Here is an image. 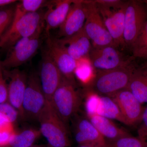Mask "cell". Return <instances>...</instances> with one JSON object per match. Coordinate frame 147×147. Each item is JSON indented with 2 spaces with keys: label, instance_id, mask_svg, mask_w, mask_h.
I'll use <instances>...</instances> for the list:
<instances>
[{
  "label": "cell",
  "instance_id": "obj_10",
  "mask_svg": "<svg viewBox=\"0 0 147 147\" xmlns=\"http://www.w3.org/2000/svg\"><path fill=\"white\" fill-rule=\"evenodd\" d=\"M90 62L98 71H107L121 67L131 63V58L124 57L114 46L92 47L89 55Z\"/></svg>",
  "mask_w": 147,
  "mask_h": 147
},
{
  "label": "cell",
  "instance_id": "obj_22",
  "mask_svg": "<svg viewBox=\"0 0 147 147\" xmlns=\"http://www.w3.org/2000/svg\"><path fill=\"white\" fill-rule=\"evenodd\" d=\"M39 129L28 128L13 134L7 147H30L41 136Z\"/></svg>",
  "mask_w": 147,
  "mask_h": 147
},
{
  "label": "cell",
  "instance_id": "obj_35",
  "mask_svg": "<svg viewBox=\"0 0 147 147\" xmlns=\"http://www.w3.org/2000/svg\"><path fill=\"white\" fill-rule=\"evenodd\" d=\"M138 137L144 141L147 145V132L138 134Z\"/></svg>",
  "mask_w": 147,
  "mask_h": 147
},
{
  "label": "cell",
  "instance_id": "obj_33",
  "mask_svg": "<svg viewBox=\"0 0 147 147\" xmlns=\"http://www.w3.org/2000/svg\"><path fill=\"white\" fill-rule=\"evenodd\" d=\"M13 125L12 124L9 123L5 119L0 117V130L13 127Z\"/></svg>",
  "mask_w": 147,
  "mask_h": 147
},
{
  "label": "cell",
  "instance_id": "obj_5",
  "mask_svg": "<svg viewBox=\"0 0 147 147\" xmlns=\"http://www.w3.org/2000/svg\"><path fill=\"white\" fill-rule=\"evenodd\" d=\"M44 13L40 11L23 16H13L12 23L0 39V48L9 50L22 38L33 35L44 24Z\"/></svg>",
  "mask_w": 147,
  "mask_h": 147
},
{
  "label": "cell",
  "instance_id": "obj_25",
  "mask_svg": "<svg viewBox=\"0 0 147 147\" xmlns=\"http://www.w3.org/2000/svg\"><path fill=\"white\" fill-rule=\"evenodd\" d=\"M13 4L0 9V39L7 30L13 21L15 6Z\"/></svg>",
  "mask_w": 147,
  "mask_h": 147
},
{
  "label": "cell",
  "instance_id": "obj_6",
  "mask_svg": "<svg viewBox=\"0 0 147 147\" xmlns=\"http://www.w3.org/2000/svg\"><path fill=\"white\" fill-rule=\"evenodd\" d=\"M85 3L86 18L84 28L91 41L92 47L98 48L106 46L117 47L104 25L95 1H85Z\"/></svg>",
  "mask_w": 147,
  "mask_h": 147
},
{
  "label": "cell",
  "instance_id": "obj_13",
  "mask_svg": "<svg viewBox=\"0 0 147 147\" xmlns=\"http://www.w3.org/2000/svg\"><path fill=\"white\" fill-rule=\"evenodd\" d=\"M39 77L45 98L50 102L54 92L61 82L63 76L46 50L42 54Z\"/></svg>",
  "mask_w": 147,
  "mask_h": 147
},
{
  "label": "cell",
  "instance_id": "obj_18",
  "mask_svg": "<svg viewBox=\"0 0 147 147\" xmlns=\"http://www.w3.org/2000/svg\"><path fill=\"white\" fill-rule=\"evenodd\" d=\"M58 40L69 55L76 61L89 57L92 48L91 41L84 28L72 36Z\"/></svg>",
  "mask_w": 147,
  "mask_h": 147
},
{
  "label": "cell",
  "instance_id": "obj_19",
  "mask_svg": "<svg viewBox=\"0 0 147 147\" xmlns=\"http://www.w3.org/2000/svg\"><path fill=\"white\" fill-rule=\"evenodd\" d=\"M87 117L107 142H113L130 135L126 130L119 127L110 119L98 115Z\"/></svg>",
  "mask_w": 147,
  "mask_h": 147
},
{
  "label": "cell",
  "instance_id": "obj_31",
  "mask_svg": "<svg viewBox=\"0 0 147 147\" xmlns=\"http://www.w3.org/2000/svg\"><path fill=\"white\" fill-rule=\"evenodd\" d=\"M8 102V85L3 75V70L0 71V104Z\"/></svg>",
  "mask_w": 147,
  "mask_h": 147
},
{
  "label": "cell",
  "instance_id": "obj_1",
  "mask_svg": "<svg viewBox=\"0 0 147 147\" xmlns=\"http://www.w3.org/2000/svg\"><path fill=\"white\" fill-rule=\"evenodd\" d=\"M82 100V94L76 88V82L63 76L50 102L58 116L68 127L69 121L79 111Z\"/></svg>",
  "mask_w": 147,
  "mask_h": 147
},
{
  "label": "cell",
  "instance_id": "obj_29",
  "mask_svg": "<svg viewBox=\"0 0 147 147\" xmlns=\"http://www.w3.org/2000/svg\"><path fill=\"white\" fill-rule=\"evenodd\" d=\"M0 117L13 125L20 117L18 111L8 102L0 104Z\"/></svg>",
  "mask_w": 147,
  "mask_h": 147
},
{
  "label": "cell",
  "instance_id": "obj_39",
  "mask_svg": "<svg viewBox=\"0 0 147 147\" xmlns=\"http://www.w3.org/2000/svg\"><path fill=\"white\" fill-rule=\"evenodd\" d=\"M3 70V69H1V70H0V71H1V70Z\"/></svg>",
  "mask_w": 147,
  "mask_h": 147
},
{
  "label": "cell",
  "instance_id": "obj_4",
  "mask_svg": "<svg viewBox=\"0 0 147 147\" xmlns=\"http://www.w3.org/2000/svg\"><path fill=\"white\" fill-rule=\"evenodd\" d=\"M103 23L117 47H125L124 40L127 1H96Z\"/></svg>",
  "mask_w": 147,
  "mask_h": 147
},
{
  "label": "cell",
  "instance_id": "obj_12",
  "mask_svg": "<svg viewBox=\"0 0 147 147\" xmlns=\"http://www.w3.org/2000/svg\"><path fill=\"white\" fill-rule=\"evenodd\" d=\"M110 97L118 106L126 125L132 126L140 123L145 108L131 92L125 89Z\"/></svg>",
  "mask_w": 147,
  "mask_h": 147
},
{
  "label": "cell",
  "instance_id": "obj_16",
  "mask_svg": "<svg viewBox=\"0 0 147 147\" xmlns=\"http://www.w3.org/2000/svg\"><path fill=\"white\" fill-rule=\"evenodd\" d=\"M85 1H74L64 22L60 27L59 35L68 38L84 28L86 18Z\"/></svg>",
  "mask_w": 147,
  "mask_h": 147
},
{
  "label": "cell",
  "instance_id": "obj_38",
  "mask_svg": "<svg viewBox=\"0 0 147 147\" xmlns=\"http://www.w3.org/2000/svg\"><path fill=\"white\" fill-rule=\"evenodd\" d=\"M0 49H1V48H0ZM2 65H1V61L0 60V70H1V69H2Z\"/></svg>",
  "mask_w": 147,
  "mask_h": 147
},
{
  "label": "cell",
  "instance_id": "obj_26",
  "mask_svg": "<svg viewBox=\"0 0 147 147\" xmlns=\"http://www.w3.org/2000/svg\"><path fill=\"white\" fill-rule=\"evenodd\" d=\"M107 142V147H147L146 144L142 139L131 135L121 137L113 142Z\"/></svg>",
  "mask_w": 147,
  "mask_h": 147
},
{
  "label": "cell",
  "instance_id": "obj_21",
  "mask_svg": "<svg viewBox=\"0 0 147 147\" xmlns=\"http://www.w3.org/2000/svg\"><path fill=\"white\" fill-rule=\"evenodd\" d=\"M97 115L112 120H115L126 125L118 106L110 96H100V104Z\"/></svg>",
  "mask_w": 147,
  "mask_h": 147
},
{
  "label": "cell",
  "instance_id": "obj_20",
  "mask_svg": "<svg viewBox=\"0 0 147 147\" xmlns=\"http://www.w3.org/2000/svg\"><path fill=\"white\" fill-rule=\"evenodd\" d=\"M126 89L142 104L147 103V69H135Z\"/></svg>",
  "mask_w": 147,
  "mask_h": 147
},
{
  "label": "cell",
  "instance_id": "obj_32",
  "mask_svg": "<svg viewBox=\"0 0 147 147\" xmlns=\"http://www.w3.org/2000/svg\"><path fill=\"white\" fill-rule=\"evenodd\" d=\"M141 125L138 130V134L147 132V106L145 107L142 115Z\"/></svg>",
  "mask_w": 147,
  "mask_h": 147
},
{
  "label": "cell",
  "instance_id": "obj_14",
  "mask_svg": "<svg viewBox=\"0 0 147 147\" xmlns=\"http://www.w3.org/2000/svg\"><path fill=\"white\" fill-rule=\"evenodd\" d=\"M3 70L4 74L9 79L8 85V102L18 111L20 118L23 120L22 104L28 76L25 71L16 68L10 71L7 69Z\"/></svg>",
  "mask_w": 147,
  "mask_h": 147
},
{
  "label": "cell",
  "instance_id": "obj_30",
  "mask_svg": "<svg viewBox=\"0 0 147 147\" xmlns=\"http://www.w3.org/2000/svg\"><path fill=\"white\" fill-rule=\"evenodd\" d=\"M15 132L13 127L0 130V147H7Z\"/></svg>",
  "mask_w": 147,
  "mask_h": 147
},
{
  "label": "cell",
  "instance_id": "obj_23",
  "mask_svg": "<svg viewBox=\"0 0 147 147\" xmlns=\"http://www.w3.org/2000/svg\"><path fill=\"white\" fill-rule=\"evenodd\" d=\"M48 2L44 0H22L15 5V12L23 16L26 13L37 12L40 9L46 6Z\"/></svg>",
  "mask_w": 147,
  "mask_h": 147
},
{
  "label": "cell",
  "instance_id": "obj_24",
  "mask_svg": "<svg viewBox=\"0 0 147 147\" xmlns=\"http://www.w3.org/2000/svg\"><path fill=\"white\" fill-rule=\"evenodd\" d=\"M131 50L134 57H147V20Z\"/></svg>",
  "mask_w": 147,
  "mask_h": 147
},
{
  "label": "cell",
  "instance_id": "obj_17",
  "mask_svg": "<svg viewBox=\"0 0 147 147\" xmlns=\"http://www.w3.org/2000/svg\"><path fill=\"white\" fill-rule=\"evenodd\" d=\"M74 1L59 0L49 1L46 6L47 10L44 13V22L46 33L51 30L60 28L64 22Z\"/></svg>",
  "mask_w": 147,
  "mask_h": 147
},
{
  "label": "cell",
  "instance_id": "obj_40",
  "mask_svg": "<svg viewBox=\"0 0 147 147\" xmlns=\"http://www.w3.org/2000/svg\"></svg>",
  "mask_w": 147,
  "mask_h": 147
},
{
  "label": "cell",
  "instance_id": "obj_8",
  "mask_svg": "<svg viewBox=\"0 0 147 147\" xmlns=\"http://www.w3.org/2000/svg\"><path fill=\"white\" fill-rule=\"evenodd\" d=\"M46 100L39 76L36 73L32 72L28 76L23 99V120L31 122L38 121Z\"/></svg>",
  "mask_w": 147,
  "mask_h": 147
},
{
  "label": "cell",
  "instance_id": "obj_15",
  "mask_svg": "<svg viewBox=\"0 0 147 147\" xmlns=\"http://www.w3.org/2000/svg\"><path fill=\"white\" fill-rule=\"evenodd\" d=\"M74 123V135L79 145L107 147V142L88 118L80 117Z\"/></svg>",
  "mask_w": 147,
  "mask_h": 147
},
{
  "label": "cell",
  "instance_id": "obj_11",
  "mask_svg": "<svg viewBox=\"0 0 147 147\" xmlns=\"http://www.w3.org/2000/svg\"><path fill=\"white\" fill-rule=\"evenodd\" d=\"M45 50L59 69L62 76L70 81L75 82L74 71L77 61L71 57L59 40L47 34Z\"/></svg>",
  "mask_w": 147,
  "mask_h": 147
},
{
  "label": "cell",
  "instance_id": "obj_27",
  "mask_svg": "<svg viewBox=\"0 0 147 147\" xmlns=\"http://www.w3.org/2000/svg\"><path fill=\"white\" fill-rule=\"evenodd\" d=\"M85 58L77 61V66L74 71V76L79 81L84 84H86L92 81L91 67L86 62Z\"/></svg>",
  "mask_w": 147,
  "mask_h": 147
},
{
  "label": "cell",
  "instance_id": "obj_2",
  "mask_svg": "<svg viewBox=\"0 0 147 147\" xmlns=\"http://www.w3.org/2000/svg\"><path fill=\"white\" fill-rule=\"evenodd\" d=\"M136 69L131 63L115 69L98 71L89 90L100 96H111L127 88Z\"/></svg>",
  "mask_w": 147,
  "mask_h": 147
},
{
  "label": "cell",
  "instance_id": "obj_3",
  "mask_svg": "<svg viewBox=\"0 0 147 147\" xmlns=\"http://www.w3.org/2000/svg\"><path fill=\"white\" fill-rule=\"evenodd\" d=\"M41 135L52 147H69L71 143L68 127L55 112L51 103L46 100L38 119Z\"/></svg>",
  "mask_w": 147,
  "mask_h": 147
},
{
  "label": "cell",
  "instance_id": "obj_9",
  "mask_svg": "<svg viewBox=\"0 0 147 147\" xmlns=\"http://www.w3.org/2000/svg\"><path fill=\"white\" fill-rule=\"evenodd\" d=\"M147 20V9L143 2L127 1L123 38L125 47L131 50Z\"/></svg>",
  "mask_w": 147,
  "mask_h": 147
},
{
  "label": "cell",
  "instance_id": "obj_28",
  "mask_svg": "<svg viewBox=\"0 0 147 147\" xmlns=\"http://www.w3.org/2000/svg\"><path fill=\"white\" fill-rule=\"evenodd\" d=\"M85 108L87 116L97 115L100 101V96L92 91L87 93Z\"/></svg>",
  "mask_w": 147,
  "mask_h": 147
},
{
  "label": "cell",
  "instance_id": "obj_37",
  "mask_svg": "<svg viewBox=\"0 0 147 147\" xmlns=\"http://www.w3.org/2000/svg\"><path fill=\"white\" fill-rule=\"evenodd\" d=\"M77 147H92L89 146H84V145H79Z\"/></svg>",
  "mask_w": 147,
  "mask_h": 147
},
{
  "label": "cell",
  "instance_id": "obj_7",
  "mask_svg": "<svg viewBox=\"0 0 147 147\" xmlns=\"http://www.w3.org/2000/svg\"><path fill=\"white\" fill-rule=\"evenodd\" d=\"M44 24L40 27L33 35L18 40L9 50L3 61H1L3 69H15L29 61L37 52L41 43V33Z\"/></svg>",
  "mask_w": 147,
  "mask_h": 147
},
{
  "label": "cell",
  "instance_id": "obj_36",
  "mask_svg": "<svg viewBox=\"0 0 147 147\" xmlns=\"http://www.w3.org/2000/svg\"><path fill=\"white\" fill-rule=\"evenodd\" d=\"M30 147H52L49 145H33Z\"/></svg>",
  "mask_w": 147,
  "mask_h": 147
},
{
  "label": "cell",
  "instance_id": "obj_34",
  "mask_svg": "<svg viewBox=\"0 0 147 147\" xmlns=\"http://www.w3.org/2000/svg\"><path fill=\"white\" fill-rule=\"evenodd\" d=\"M16 1L14 0H0V7L13 4Z\"/></svg>",
  "mask_w": 147,
  "mask_h": 147
}]
</instances>
